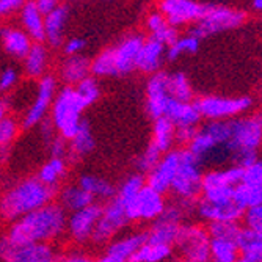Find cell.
<instances>
[{
	"mask_svg": "<svg viewBox=\"0 0 262 262\" xmlns=\"http://www.w3.org/2000/svg\"><path fill=\"white\" fill-rule=\"evenodd\" d=\"M195 212L198 213V217L207 223L213 222H225V223H241L244 217V209L234 203H225V204H212L200 198L195 206Z\"/></svg>",
	"mask_w": 262,
	"mask_h": 262,
	"instance_id": "cell-17",
	"label": "cell"
},
{
	"mask_svg": "<svg viewBox=\"0 0 262 262\" xmlns=\"http://www.w3.org/2000/svg\"><path fill=\"white\" fill-rule=\"evenodd\" d=\"M247 19L248 13L242 8H234L220 4H206V11L203 17L192 29H188L187 35L201 41L203 38H207L210 35L239 29L247 22Z\"/></svg>",
	"mask_w": 262,
	"mask_h": 262,
	"instance_id": "cell-4",
	"label": "cell"
},
{
	"mask_svg": "<svg viewBox=\"0 0 262 262\" xmlns=\"http://www.w3.org/2000/svg\"><path fill=\"white\" fill-rule=\"evenodd\" d=\"M244 170L239 166L229 165L226 168H212L203 174L201 181V192L209 188H217V187H231L234 188L239 185L242 181Z\"/></svg>",
	"mask_w": 262,
	"mask_h": 262,
	"instance_id": "cell-29",
	"label": "cell"
},
{
	"mask_svg": "<svg viewBox=\"0 0 262 262\" xmlns=\"http://www.w3.org/2000/svg\"><path fill=\"white\" fill-rule=\"evenodd\" d=\"M7 112H8V104H7V101H0V120L7 116Z\"/></svg>",
	"mask_w": 262,
	"mask_h": 262,
	"instance_id": "cell-59",
	"label": "cell"
},
{
	"mask_svg": "<svg viewBox=\"0 0 262 262\" xmlns=\"http://www.w3.org/2000/svg\"><path fill=\"white\" fill-rule=\"evenodd\" d=\"M157 11L165 17L171 27L179 29L188 24H195L203 17L206 11V2L195 0H162Z\"/></svg>",
	"mask_w": 262,
	"mask_h": 262,
	"instance_id": "cell-13",
	"label": "cell"
},
{
	"mask_svg": "<svg viewBox=\"0 0 262 262\" xmlns=\"http://www.w3.org/2000/svg\"><path fill=\"white\" fill-rule=\"evenodd\" d=\"M68 176V162L66 159H49L44 165H41L36 173V179L47 187H60V182Z\"/></svg>",
	"mask_w": 262,
	"mask_h": 262,
	"instance_id": "cell-34",
	"label": "cell"
},
{
	"mask_svg": "<svg viewBox=\"0 0 262 262\" xmlns=\"http://www.w3.org/2000/svg\"><path fill=\"white\" fill-rule=\"evenodd\" d=\"M57 204L66 212V213H73L77 210H82L88 207L90 204L96 203L94 198L86 193L83 188H80L77 184H66L61 185L57 192Z\"/></svg>",
	"mask_w": 262,
	"mask_h": 262,
	"instance_id": "cell-26",
	"label": "cell"
},
{
	"mask_svg": "<svg viewBox=\"0 0 262 262\" xmlns=\"http://www.w3.org/2000/svg\"><path fill=\"white\" fill-rule=\"evenodd\" d=\"M94 262H120V260H116V259H113V257H110V256L104 254V256H101L98 260H94Z\"/></svg>",
	"mask_w": 262,
	"mask_h": 262,
	"instance_id": "cell-61",
	"label": "cell"
},
{
	"mask_svg": "<svg viewBox=\"0 0 262 262\" xmlns=\"http://www.w3.org/2000/svg\"><path fill=\"white\" fill-rule=\"evenodd\" d=\"M14 248V245L10 242V239L7 237V234H2L0 235V262H4L8 254L11 253V250Z\"/></svg>",
	"mask_w": 262,
	"mask_h": 262,
	"instance_id": "cell-56",
	"label": "cell"
},
{
	"mask_svg": "<svg viewBox=\"0 0 262 262\" xmlns=\"http://www.w3.org/2000/svg\"><path fill=\"white\" fill-rule=\"evenodd\" d=\"M24 60V71L30 79H41L46 76L47 63H49V54H47V47L44 44H32L30 51Z\"/></svg>",
	"mask_w": 262,
	"mask_h": 262,
	"instance_id": "cell-33",
	"label": "cell"
},
{
	"mask_svg": "<svg viewBox=\"0 0 262 262\" xmlns=\"http://www.w3.org/2000/svg\"><path fill=\"white\" fill-rule=\"evenodd\" d=\"M229 140L225 145L228 160L241 152H259L262 140L260 115H244L229 120Z\"/></svg>",
	"mask_w": 262,
	"mask_h": 262,
	"instance_id": "cell-5",
	"label": "cell"
},
{
	"mask_svg": "<svg viewBox=\"0 0 262 262\" xmlns=\"http://www.w3.org/2000/svg\"><path fill=\"white\" fill-rule=\"evenodd\" d=\"M146 244V232H132L127 234L121 239H115L107 245L105 254L120 260V262H127L130 259V256L141 248V245Z\"/></svg>",
	"mask_w": 262,
	"mask_h": 262,
	"instance_id": "cell-28",
	"label": "cell"
},
{
	"mask_svg": "<svg viewBox=\"0 0 262 262\" xmlns=\"http://www.w3.org/2000/svg\"><path fill=\"white\" fill-rule=\"evenodd\" d=\"M0 41H2L4 51L14 57V58H24L32 47V39L29 35L19 27H0Z\"/></svg>",
	"mask_w": 262,
	"mask_h": 262,
	"instance_id": "cell-27",
	"label": "cell"
},
{
	"mask_svg": "<svg viewBox=\"0 0 262 262\" xmlns=\"http://www.w3.org/2000/svg\"><path fill=\"white\" fill-rule=\"evenodd\" d=\"M96 148V140L91 129L90 121L82 120L77 134L68 141V151H66V162L69 163H79L82 162L90 152Z\"/></svg>",
	"mask_w": 262,
	"mask_h": 262,
	"instance_id": "cell-20",
	"label": "cell"
},
{
	"mask_svg": "<svg viewBox=\"0 0 262 262\" xmlns=\"http://www.w3.org/2000/svg\"><path fill=\"white\" fill-rule=\"evenodd\" d=\"M66 220L68 213L54 201L13 222L7 237L16 247L52 245L66 234Z\"/></svg>",
	"mask_w": 262,
	"mask_h": 262,
	"instance_id": "cell-1",
	"label": "cell"
},
{
	"mask_svg": "<svg viewBox=\"0 0 262 262\" xmlns=\"http://www.w3.org/2000/svg\"><path fill=\"white\" fill-rule=\"evenodd\" d=\"M163 116L174 127H198L201 123V115L195 102H178L170 99Z\"/></svg>",
	"mask_w": 262,
	"mask_h": 262,
	"instance_id": "cell-22",
	"label": "cell"
},
{
	"mask_svg": "<svg viewBox=\"0 0 262 262\" xmlns=\"http://www.w3.org/2000/svg\"><path fill=\"white\" fill-rule=\"evenodd\" d=\"M173 254V247L145 244L138 248L127 262H163Z\"/></svg>",
	"mask_w": 262,
	"mask_h": 262,
	"instance_id": "cell-38",
	"label": "cell"
},
{
	"mask_svg": "<svg viewBox=\"0 0 262 262\" xmlns=\"http://www.w3.org/2000/svg\"><path fill=\"white\" fill-rule=\"evenodd\" d=\"M181 159L176 176L171 182L170 192L179 201H198L201 196L203 166L188 152L187 148H179Z\"/></svg>",
	"mask_w": 262,
	"mask_h": 262,
	"instance_id": "cell-6",
	"label": "cell"
},
{
	"mask_svg": "<svg viewBox=\"0 0 262 262\" xmlns=\"http://www.w3.org/2000/svg\"><path fill=\"white\" fill-rule=\"evenodd\" d=\"M166 47L152 38H146L135 60V69L145 74H154L160 71Z\"/></svg>",
	"mask_w": 262,
	"mask_h": 262,
	"instance_id": "cell-23",
	"label": "cell"
},
{
	"mask_svg": "<svg viewBox=\"0 0 262 262\" xmlns=\"http://www.w3.org/2000/svg\"><path fill=\"white\" fill-rule=\"evenodd\" d=\"M179 159H181L179 149H171L166 154H163L160 162L156 165V168L145 176V184L149 188L156 190L157 193L165 196V193L170 192L171 182L176 176Z\"/></svg>",
	"mask_w": 262,
	"mask_h": 262,
	"instance_id": "cell-15",
	"label": "cell"
},
{
	"mask_svg": "<svg viewBox=\"0 0 262 262\" xmlns=\"http://www.w3.org/2000/svg\"><path fill=\"white\" fill-rule=\"evenodd\" d=\"M38 127H39V134H41L42 140L46 141V145H49V143L58 135L57 130H55V127H54V124H52V121L49 120V118H46V120H42V121L38 124Z\"/></svg>",
	"mask_w": 262,
	"mask_h": 262,
	"instance_id": "cell-54",
	"label": "cell"
},
{
	"mask_svg": "<svg viewBox=\"0 0 262 262\" xmlns=\"http://www.w3.org/2000/svg\"><path fill=\"white\" fill-rule=\"evenodd\" d=\"M11 148H0V162H7L10 159Z\"/></svg>",
	"mask_w": 262,
	"mask_h": 262,
	"instance_id": "cell-58",
	"label": "cell"
},
{
	"mask_svg": "<svg viewBox=\"0 0 262 262\" xmlns=\"http://www.w3.org/2000/svg\"><path fill=\"white\" fill-rule=\"evenodd\" d=\"M77 185L83 188L86 193H90L94 201L96 200H104L110 201L116 196V187L113 182H110L105 178L96 176V174H82L77 181Z\"/></svg>",
	"mask_w": 262,
	"mask_h": 262,
	"instance_id": "cell-30",
	"label": "cell"
},
{
	"mask_svg": "<svg viewBox=\"0 0 262 262\" xmlns=\"http://www.w3.org/2000/svg\"><path fill=\"white\" fill-rule=\"evenodd\" d=\"M162 152L152 145L149 141V145L146 146V149L140 154V157L137 159V168H138V173L140 174H148L149 171H152L156 168V165L160 162L162 159Z\"/></svg>",
	"mask_w": 262,
	"mask_h": 262,
	"instance_id": "cell-45",
	"label": "cell"
},
{
	"mask_svg": "<svg viewBox=\"0 0 262 262\" xmlns=\"http://www.w3.org/2000/svg\"><path fill=\"white\" fill-rule=\"evenodd\" d=\"M85 108L86 107L83 105L74 86H63L61 90L57 91L49 110V120L52 121L57 134L61 138L69 141L77 134L79 126L83 120L82 115Z\"/></svg>",
	"mask_w": 262,
	"mask_h": 262,
	"instance_id": "cell-3",
	"label": "cell"
},
{
	"mask_svg": "<svg viewBox=\"0 0 262 262\" xmlns=\"http://www.w3.org/2000/svg\"><path fill=\"white\" fill-rule=\"evenodd\" d=\"M185 215L187 213L178 201L166 204L163 212L151 223L149 229L146 231V242L154 245L173 247Z\"/></svg>",
	"mask_w": 262,
	"mask_h": 262,
	"instance_id": "cell-9",
	"label": "cell"
},
{
	"mask_svg": "<svg viewBox=\"0 0 262 262\" xmlns=\"http://www.w3.org/2000/svg\"><path fill=\"white\" fill-rule=\"evenodd\" d=\"M74 90L79 94V98L82 99L85 107L93 105L94 102H98V99L101 98V88H99L98 79H94L91 76L83 79L82 82H79L74 86Z\"/></svg>",
	"mask_w": 262,
	"mask_h": 262,
	"instance_id": "cell-43",
	"label": "cell"
},
{
	"mask_svg": "<svg viewBox=\"0 0 262 262\" xmlns=\"http://www.w3.org/2000/svg\"><path fill=\"white\" fill-rule=\"evenodd\" d=\"M253 104L251 96H203L195 101L201 120L206 118L207 121H229L244 116Z\"/></svg>",
	"mask_w": 262,
	"mask_h": 262,
	"instance_id": "cell-7",
	"label": "cell"
},
{
	"mask_svg": "<svg viewBox=\"0 0 262 262\" xmlns=\"http://www.w3.org/2000/svg\"><path fill=\"white\" fill-rule=\"evenodd\" d=\"M24 0H0V19L19 13Z\"/></svg>",
	"mask_w": 262,
	"mask_h": 262,
	"instance_id": "cell-53",
	"label": "cell"
},
{
	"mask_svg": "<svg viewBox=\"0 0 262 262\" xmlns=\"http://www.w3.org/2000/svg\"><path fill=\"white\" fill-rule=\"evenodd\" d=\"M241 182L245 185H250V187L262 188V163H260V160L253 163L251 166H248V168H244Z\"/></svg>",
	"mask_w": 262,
	"mask_h": 262,
	"instance_id": "cell-48",
	"label": "cell"
},
{
	"mask_svg": "<svg viewBox=\"0 0 262 262\" xmlns=\"http://www.w3.org/2000/svg\"><path fill=\"white\" fill-rule=\"evenodd\" d=\"M232 200L234 203L239 204L244 210L254 207V206H262V188L259 187H250L245 184H239L234 187L232 192Z\"/></svg>",
	"mask_w": 262,
	"mask_h": 262,
	"instance_id": "cell-40",
	"label": "cell"
},
{
	"mask_svg": "<svg viewBox=\"0 0 262 262\" xmlns=\"http://www.w3.org/2000/svg\"><path fill=\"white\" fill-rule=\"evenodd\" d=\"M235 245L239 248L241 257L262 262V232H256L242 226L235 237Z\"/></svg>",
	"mask_w": 262,
	"mask_h": 262,
	"instance_id": "cell-31",
	"label": "cell"
},
{
	"mask_svg": "<svg viewBox=\"0 0 262 262\" xmlns=\"http://www.w3.org/2000/svg\"><path fill=\"white\" fill-rule=\"evenodd\" d=\"M168 101V73L157 71L149 76L146 83V112L152 120H159L165 115Z\"/></svg>",
	"mask_w": 262,
	"mask_h": 262,
	"instance_id": "cell-16",
	"label": "cell"
},
{
	"mask_svg": "<svg viewBox=\"0 0 262 262\" xmlns=\"http://www.w3.org/2000/svg\"><path fill=\"white\" fill-rule=\"evenodd\" d=\"M58 253L54 245H24L11 250L8 257L4 262H57Z\"/></svg>",
	"mask_w": 262,
	"mask_h": 262,
	"instance_id": "cell-24",
	"label": "cell"
},
{
	"mask_svg": "<svg viewBox=\"0 0 262 262\" xmlns=\"http://www.w3.org/2000/svg\"><path fill=\"white\" fill-rule=\"evenodd\" d=\"M209 245L210 237L206 226L196 223H182L173 244V250L176 248L184 260L210 262Z\"/></svg>",
	"mask_w": 262,
	"mask_h": 262,
	"instance_id": "cell-8",
	"label": "cell"
},
{
	"mask_svg": "<svg viewBox=\"0 0 262 262\" xmlns=\"http://www.w3.org/2000/svg\"><path fill=\"white\" fill-rule=\"evenodd\" d=\"M58 188L47 187L36 178H26L13 184L0 195V219L11 225L27 213L54 203Z\"/></svg>",
	"mask_w": 262,
	"mask_h": 262,
	"instance_id": "cell-2",
	"label": "cell"
},
{
	"mask_svg": "<svg viewBox=\"0 0 262 262\" xmlns=\"http://www.w3.org/2000/svg\"><path fill=\"white\" fill-rule=\"evenodd\" d=\"M91 77H115L116 74V64H115V54H113V46L107 47V49L101 51L96 57L91 60L90 68Z\"/></svg>",
	"mask_w": 262,
	"mask_h": 262,
	"instance_id": "cell-37",
	"label": "cell"
},
{
	"mask_svg": "<svg viewBox=\"0 0 262 262\" xmlns=\"http://www.w3.org/2000/svg\"><path fill=\"white\" fill-rule=\"evenodd\" d=\"M57 86H58V79L52 74H46L38 80L35 99L29 107V110L26 112V115H24L20 123L24 129H33L42 120H46L47 115H49L55 94L58 91Z\"/></svg>",
	"mask_w": 262,
	"mask_h": 262,
	"instance_id": "cell-10",
	"label": "cell"
},
{
	"mask_svg": "<svg viewBox=\"0 0 262 262\" xmlns=\"http://www.w3.org/2000/svg\"><path fill=\"white\" fill-rule=\"evenodd\" d=\"M145 39L146 38L141 33H132L127 35L124 39H121L116 46H113L118 76H127L135 69V60Z\"/></svg>",
	"mask_w": 262,
	"mask_h": 262,
	"instance_id": "cell-18",
	"label": "cell"
},
{
	"mask_svg": "<svg viewBox=\"0 0 262 262\" xmlns=\"http://www.w3.org/2000/svg\"><path fill=\"white\" fill-rule=\"evenodd\" d=\"M166 206L165 196L157 193L156 190L145 185L140 193L129 203L123 204L126 217L129 222H154Z\"/></svg>",
	"mask_w": 262,
	"mask_h": 262,
	"instance_id": "cell-12",
	"label": "cell"
},
{
	"mask_svg": "<svg viewBox=\"0 0 262 262\" xmlns=\"http://www.w3.org/2000/svg\"><path fill=\"white\" fill-rule=\"evenodd\" d=\"M63 47V52L66 57H71V55H80L82 51L86 47V41L83 38H71L68 41H64V44L61 46Z\"/></svg>",
	"mask_w": 262,
	"mask_h": 262,
	"instance_id": "cell-50",
	"label": "cell"
},
{
	"mask_svg": "<svg viewBox=\"0 0 262 262\" xmlns=\"http://www.w3.org/2000/svg\"><path fill=\"white\" fill-rule=\"evenodd\" d=\"M22 30L29 35L33 44H44V16L38 11L35 0L24 2L19 10Z\"/></svg>",
	"mask_w": 262,
	"mask_h": 262,
	"instance_id": "cell-25",
	"label": "cell"
},
{
	"mask_svg": "<svg viewBox=\"0 0 262 262\" xmlns=\"http://www.w3.org/2000/svg\"><path fill=\"white\" fill-rule=\"evenodd\" d=\"M90 68L91 60L83 54L64 57L58 68V79L64 83V86H76L79 82L91 76Z\"/></svg>",
	"mask_w": 262,
	"mask_h": 262,
	"instance_id": "cell-21",
	"label": "cell"
},
{
	"mask_svg": "<svg viewBox=\"0 0 262 262\" xmlns=\"http://www.w3.org/2000/svg\"><path fill=\"white\" fill-rule=\"evenodd\" d=\"M174 132H176V127L166 120L165 116H162V118H159V120H154L151 143L162 154H166L168 151L173 149Z\"/></svg>",
	"mask_w": 262,
	"mask_h": 262,
	"instance_id": "cell-35",
	"label": "cell"
},
{
	"mask_svg": "<svg viewBox=\"0 0 262 262\" xmlns=\"http://www.w3.org/2000/svg\"><path fill=\"white\" fill-rule=\"evenodd\" d=\"M102 204L101 203H93L88 207L68 213L66 220V234L69 235V239L83 245L91 241L94 228H96L101 213H102Z\"/></svg>",
	"mask_w": 262,
	"mask_h": 262,
	"instance_id": "cell-14",
	"label": "cell"
},
{
	"mask_svg": "<svg viewBox=\"0 0 262 262\" xmlns=\"http://www.w3.org/2000/svg\"><path fill=\"white\" fill-rule=\"evenodd\" d=\"M47 146H49V152H51L52 159H64L66 157L68 141L64 138H61L60 135H57Z\"/></svg>",
	"mask_w": 262,
	"mask_h": 262,
	"instance_id": "cell-51",
	"label": "cell"
},
{
	"mask_svg": "<svg viewBox=\"0 0 262 262\" xmlns=\"http://www.w3.org/2000/svg\"><path fill=\"white\" fill-rule=\"evenodd\" d=\"M179 262H190V260H184V259H182V260H179Z\"/></svg>",
	"mask_w": 262,
	"mask_h": 262,
	"instance_id": "cell-63",
	"label": "cell"
},
{
	"mask_svg": "<svg viewBox=\"0 0 262 262\" xmlns=\"http://www.w3.org/2000/svg\"><path fill=\"white\" fill-rule=\"evenodd\" d=\"M129 223L130 222L126 217L123 204L116 198H113L102 207L101 219H99L96 228H94L91 241L98 245L110 244L112 241H115V237L118 234L127 228Z\"/></svg>",
	"mask_w": 262,
	"mask_h": 262,
	"instance_id": "cell-11",
	"label": "cell"
},
{
	"mask_svg": "<svg viewBox=\"0 0 262 262\" xmlns=\"http://www.w3.org/2000/svg\"><path fill=\"white\" fill-rule=\"evenodd\" d=\"M209 256L210 262H235L241 257L235 242L223 239H210Z\"/></svg>",
	"mask_w": 262,
	"mask_h": 262,
	"instance_id": "cell-39",
	"label": "cell"
},
{
	"mask_svg": "<svg viewBox=\"0 0 262 262\" xmlns=\"http://www.w3.org/2000/svg\"><path fill=\"white\" fill-rule=\"evenodd\" d=\"M235 262H254V260H250V259H245V257H239Z\"/></svg>",
	"mask_w": 262,
	"mask_h": 262,
	"instance_id": "cell-62",
	"label": "cell"
},
{
	"mask_svg": "<svg viewBox=\"0 0 262 262\" xmlns=\"http://www.w3.org/2000/svg\"><path fill=\"white\" fill-rule=\"evenodd\" d=\"M71 10L66 4H60L52 13L44 16V42L54 49L64 44V33L69 22Z\"/></svg>",
	"mask_w": 262,
	"mask_h": 262,
	"instance_id": "cell-19",
	"label": "cell"
},
{
	"mask_svg": "<svg viewBox=\"0 0 262 262\" xmlns=\"http://www.w3.org/2000/svg\"><path fill=\"white\" fill-rule=\"evenodd\" d=\"M244 228H248L256 232H262V206L250 207L244 212Z\"/></svg>",
	"mask_w": 262,
	"mask_h": 262,
	"instance_id": "cell-47",
	"label": "cell"
},
{
	"mask_svg": "<svg viewBox=\"0 0 262 262\" xmlns=\"http://www.w3.org/2000/svg\"><path fill=\"white\" fill-rule=\"evenodd\" d=\"M198 127H176L174 132V141H178L181 148H187L190 145V141L193 140Z\"/></svg>",
	"mask_w": 262,
	"mask_h": 262,
	"instance_id": "cell-52",
	"label": "cell"
},
{
	"mask_svg": "<svg viewBox=\"0 0 262 262\" xmlns=\"http://www.w3.org/2000/svg\"><path fill=\"white\" fill-rule=\"evenodd\" d=\"M198 49H200V39L190 35L179 36L171 46H168L165 49V58L168 61H174L182 54H196Z\"/></svg>",
	"mask_w": 262,
	"mask_h": 262,
	"instance_id": "cell-42",
	"label": "cell"
},
{
	"mask_svg": "<svg viewBox=\"0 0 262 262\" xmlns=\"http://www.w3.org/2000/svg\"><path fill=\"white\" fill-rule=\"evenodd\" d=\"M57 262H94L90 256L86 254H80V253H71V254H64V256H58Z\"/></svg>",
	"mask_w": 262,
	"mask_h": 262,
	"instance_id": "cell-57",
	"label": "cell"
},
{
	"mask_svg": "<svg viewBox=\"0 0 262 262\" xmlns=\"http://www.w3.org/2000/svg\"><path fill=\"white\" fill-rule=\"evenodd\" d=\"M250 5H251V8H253L254 11L259 13V11L262 10V0H253V2H251Z\"/></svg>",
	"mask_w": 262,
	"mask_h": 262,
	"instance_id": "cell-60",
	"label": "cell"
},
{
	"mask_svg": "<svg viewBox=\"0 0 262 262\" xmlns=\"http://www.w3.org/2000/svg\"><path fill=\"white\" fill-rule=\"evenodd\" d=\"M168 96L178 102H193V88L181 71L168 74Z\"/></svg>",
	"mask_w": 262,
	"mask_h": 262,
	"instance_id": "cell-36",
	"label": "cell"
},
{
	"mask_svg": "<svg viewBox=\"0 0 262 262\" xmlns=\"http://www.w3.org/2000/svg\"><path fill=\"white\" fill-rule=\"evenodd\" d=\"M20 129V123L16 118L7 115L0 120V148H11V143L16 140Z\"/></svg>",
	"mask_w": 262,
	"mask_h": 262,
	"instance_id": "cell-46",
	"label": "cell"
},
{
	"mask_svg": "<svg viewBox=\"0 0 262 262\" xmlns=\"http://www.w3.org/2000/svg\"><path fill=\"white\" fill-rule=\"evenodd\" d=\"M146 27L151 33V38L163 44L165 47L171 46L179 38V30L171 27L165 17L156 10L146 16Z\"/></svg>",
	"mask_w": 262,
	"mask_h": 262,
	"instance_id": "cell-32",
	"label": "cell"
},
{
	"mask_svg": "<svg viewBox=\"0 0 262 262\" xmlns=\"http://www.w3.org/2000/svg\"><path fill=\"white\" fill-rule=\"evenodd\" d=\"M19 82V73L16 68H7L0 73V93L13 90Z\"/></svg>",
	"mask_w": 262,
	"mask_h": 262,
	"instance_id": "cell-49",
	"label": "cell"
},
{
	"mask_svg": "<svg viewBox=\"0 0 262 262\" xmlns=\"http://www.w3.org/2000/svg\"><path fill=\"white\" fill-rule=\"evenodd\" d=\"M241 223H225V222H213L207 223L206 229L210 239H223V241H234L241 231Z\"/></svg>",
	"mask_w": 262,
	"mask_h": 262,
	"instance_id": "cell-44",
	"label": "cell"
},
{
	"mask_svg": "<svg viewBox=\"0 0 262 262\" xmlns=\"http://www.w3.org/2000/svg\"><path fill=\"white\" fill-rule=\"evenodd\" d=\"M145 185H146L145 184V176L140 174V173H134V174L127 176L123 181L120 188H116V196L115 198L121 204H126V203L132 201Z\"/></svg>",
	"mask_w": 262,
	"mask_h": 262,
	"instance_id": "cell-41",
	"label": "cell"
},
{
	"mask_svg": "<svg viewBox=\"0 0 262 262\" xmlns=\"http://www.w3.org/2000/svg\"><path fill=\"white\" fill-rule=\"evenodd\" d=\"M35 5L42 16H47L49 13H52L60 4L57 2V0H36Z\"/></svg>",
	"mask_w": 262,
	"mask_h": 262,
	"instance_id": "cell-55",
	"label": "cell"
}]
</instances>
